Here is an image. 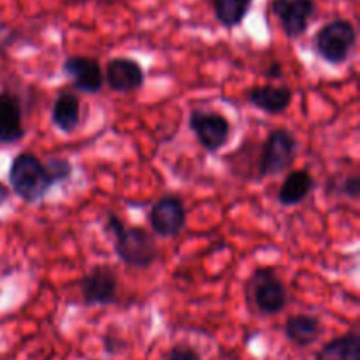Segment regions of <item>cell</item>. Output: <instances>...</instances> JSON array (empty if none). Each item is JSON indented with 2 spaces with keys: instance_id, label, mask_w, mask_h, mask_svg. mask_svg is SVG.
<instances>
[{
  "instance_id": "1",
  "label": "cell",
  "mask_w": 360,
  "mask_h": 360,
  "mask_svg": "<svg viewBox=\"0 0 360 360\" xmlns=\"http://www.w3.org/2000/svg\"><path fill=\"white\" fill-rule=\"evenodd\" d=\"M104 229L115 238L116 257L134 269H150L158 257V248L150 232L143 227H125L115 213L105 218Z\"/></svg>"
},
{
  "instance_id": "2",
  "label": "cell",
  "mask_w": 360,
  "mask_h": 360,
  "mask_svg": "<svg viewBox=\"0 0 360 360\" xmlns=\"http://www.w3.org/2000/svg\"><path fill=\"white\" fill-rule=\"evenodd\" d=\"M9 183L13 192L27 204L41 202L53 186L51 178L34 153L25 151L13 160L9 169Z\"/></svg>"
},
{
  "instance_id": "3",
  "label": "cell",
  "mask_w": 360,
  "mask_h": 360,
  "mask_svg": "<svg viewBox=\"0 0 360 360\" xmlns=\"http://www.w3.org/2000/svg\"><path fill=\"white\" fill-rule=\"evenodd\" d=\"M357 44V30L348 20H333L323 25L313 37V49L323 62L341 65L350 58Z\"/></svg>"
},
{
  "instance_id": "4",
  "label": "cell",
  "mask_w": 360,
  "mask_h": 360,
  "mask_svg": "<svg viewBox=\"0 0 360 360\" xmlns=\"http://www.w3.org/2000/svg\"><path fill=\"white\" fill-rule=\"evenodd\" d=\"M248 290L253 304L262 315H278L287 308V287L271 267H260L252 274L248 281Z\"/></svg>"
},
{
  "instance_id": "5",
  "label": "cell",
  "mask_w": 360,
  "mask_h": 360,
  "mask_svg": "<svg viewBox=\"0 0 360 360\" xmlns=\"http://www.w3.org/2000/svg\"><path fill=\"white\" fill-rule=\"evenodd\" d=\"M297 157V141L287 129H276L267 136L259 164V178H269L290 169Z\"/></svg>"
},
{
  "instance_id": "6",
  "label": "cell",
  "mask_w": 360,
  "mask_h": 360,
  "mask_svg": "<svg viewBox=\"0 0 360 360\" xmlns=\"http://www.w3.org/2000/svg\"><path fill=\"white\" fill-rule=\"evenodd\" d=\"M188 127L195 134L200 146L210 153L221 150L229 143L232 134L231 122L221 112L193 109L190 112Z\"/></svg>"
},
{
  "instance_id": "7",
  "label": "cell",
  "mask_w": 360,
  "mask_h": 360,
  "mask_svg": "<svg viewBox=\"0 0 360 360\" xmlns=\"http://www.w3.org/2000/svg\"><path fill=\"white\" fill-rule=\"evenodd\" d=\"M81 297L84 306H109L118 301V276L108 266H95L81 278Z\"/></svg>"
},
{
  "instance_id": "8",
  "label": "cell",
  "mask_w": 360,
  "mask_h": 360,
  "mask_svg": "<svg viewBox=\"0 0 360 360\" xmlns=\"http://www.w3.org/2000/svg\"><path fill=\"white\" fill-rule=\"evenodd\" d=\"M271 13L280 20L288 39H299L306 34L309 21L316 13L315 0H271Z\"/></svg>"
},
{
  "instance_id": "9",
  "label": "cell",
  "mask_w": 360,
  "mask_h": 360,
  "mask_svg": "<svg viewBox=\"0 0 360 360\" xmlns=\"http://www.w3.org/2000/svg\"><path fill=\"white\" fill-rule=\"evenodd\" d=\"M186 210L178 195H164L151 206L150 227L160 238H174L185 229Z\"/></svg>"
},
{
  "instance_id": "10",
  "label": "cell",
  "mask_w": 360,
  "mask_h": 360,
  "mask_svg": "<svg viewBox=\"0 0 360 360\" xmlns=\"http://www.w3.org/2000/svg\"><path fill=\"white\" fill-rule=\"evenodd\" d=\"M146 79L143 67L137 60L127 56H116L109 60L104 69V83L118 94H134L141 90Z\"/></svg>"
},
{
  "instance_id": "11",
  "label": "cell",
  "mask_w": 360,
  "mask_h": 360,
  "mask_svg": "<svg viewBox=\"0 0 360 360\" xmlns=\"http://www.w3.org/2000/svg\"><path fill=\"white\" fill-rule=\"evenodd\" d=\"M62 69L79 94L95 95L104 88V69L98 60L90 56H69Z\"/></svg>"
},
{
  "instance_id": "12",
  "label": "cell",
  "mask_w": 360,
  "mask_h": 360,
  "mask_svg": "<svg viewBox=\"0 0 360 360\" xmlns=\"http://www.w3.org/2000/svg\"><path fill=\"white\" fill-rule=\"evenodd\" d=\"M25 134L20 97L11 91H0V144L20 143Z\"/></svg>"
},
{
  "instance_id": "13",
  "label": "cell",
  "mask_w": 360,
  "mask_h": 360,
  "mask_svg": "<svg viewBox=\"0 0 360 360\" xmlns=\"http://www.w3.org/2000/svg\"><path fill=\"white\" fill-rule=\"evenodd\" d=\"M294 98V91L290 86L280 84H259L246 91V101L253 108L267 112V115H280L287 111Z\"/></svg>"
},
{
  "instance_id": "14",
  "label": "cell",
  "mask_w": 360,
  "mask_h": 360,
  "mask_svg": "<svg viewBox=\"0 0 360 360\" xmlns=\"http://www.w3.org/2000/svg\"><path fill=\"white\" fill-rule=\"evenodd\" d=\"M322 322H320L319 316L304 315V313L288 316L287 322H285L287 340L301 348L311 347L313 343H316L319 338L322 336Z\"/></svg>"
},
{
  "instance_id": "15",
  "label": "cell",
  "mask_w": 360,
  "mask_h": 360,
  "mask_svg": "<svg viewBox=\"0 0 360 360\" xmlns=\"http://www.w3.org/2000/svg\"><path fill=\"white\" fill-rule=\"evenodd\" d=\"M313 188H315V178L311 176V172L308 169H297V171H292L281 183L278 200L281 206H297L302 200L308 199Z\"/></svg>"
},
{
  "instance_id": "16",
  "label": "cell",
  "mask_w": 360,
  "mask_h": 360,
  "mask_svg": "<svg viewBox=\"0 0 360 360\" xmlns=\"http://www.w3.org/2000/svg\"><path fill=\"white\" fill-rule=\"evenodd\" d=\"M81 102L72 91H60L53 102L51 123L63 134H70L79 127Z\"/></svg>"
},
{
  "instance_id": "17",
  "label": "cell",
  "mask_w": 360,
  "mask_h": 360,
  "mask_svg": "<svg viewBox=\"0 0 360 360\" xmlns=\"http://www.w3.org/2000/svg\"><path fill=\"white\" fill-rule=\"evenodd\" d=\"M315 360H360V336L357 330L334 338L320 348Z\"/></svg>"
},
{
  "instance_id": "18",
  "label": "cell",
  "mask_w": 360,
  "mask_h": 360,
  "mask_svg": "<svg viewBox=\"0 0 360 360\" xmlns=\"http://www.w3.org/2000/svg\"><path fill=\"white\" fill-rule=\"evenodd\" d=\"M253 0H213L214 18L227 30L239 27L248 16Z\"/></svg>"
},
{
  "instance_id": "19",
  "label": "cell",
  "mask_w": 360,
  "mask_h": 360,
  "mask_svg": "<svg viewBox=\"0 0 360 360\" xmlns=\"http://www.w3.org/2000/svg\"><path fill=\"white\" fill-rule=\"evenodd\" d=\"M44 167L46 171H48L49 178H51L53 185L67 181V179H70V176H72V165H70V162L63 157L48 158V160L44 162Z\"/></svg>"
},
{
  "instance_id": "20",
  "label": "cell",
  "mask_w": 360,
  "mask_h": 360,
  "mask_svg": "<svg viewBox=\"0 0 360 360\" xmlns=\"http://www.w3.org/2000/svg\"><path fill=\"white\" fill-rule=\"evenodd\" d=\"M336 192L340 193V195L347 197V199L357 200L360 197V176L357 172L345 176L340 181V185H338Z\"/></svg>"
},
{
  "instance_id": "21",
  "label": "cell",
  "mask_w": 360,
  "mask_h": 360,
  "mask_svg": "<svg viewBox=\"0 0 360 360\" xmlns=\"http://www.w3.org/2000/svg\"><path fill=\"white\" fill-rule=\"evenodd\" d=\"M165 360H202V357H200L197 348L190 347V345H185V343H179V345H174V347L167 352Z\"/></svg>"
},
{
  "instance_id": "22",
  "label": "cell",
  "mask_w": 360,
  "mask_h": 360,
  "mask_svg": "<svg viewBox=\"0 0 360 360\" xmlns=\"http://www.w3.org/2000/svg\"><path fill=\"white\" fill-rule=\"evenodd\" d=\"M102 347H104V352L108 355H118L125 348V343H123L122 338L105 333L104 338H102Z\"/></svg>"
},
{
  "instance_id": "23",
  "label": "cell",
  "mask_w": 360,
  "mask_h": 360,
  "mask_svg": "<svg viewBox=\"0 0 360 360\" xmlns=\"http://www.w3.org/2000/svg\"><path fill=\"white\" fill-rule=\"evenodd\" d=\"M266 76L269 77V79H281V77H283V70H281L280 63H273V65L269 67V70L266 72Z\"/></svg>"
},
{
  "instance_id": "24",
  "label": "cell",
  "mask_w": 360,
  "mask_h": 360,
  "mask_svg": "<svg viewBox=\"0 0 360 360\" xmlns=\"http://www.w3.org/2000/svg\"><path fill=\"white\" fill-rule=\"evenodd\" d=\"M11 199V193H9V188H7L4 183H0V207L6 206L7 202H9Z\"/></svg>"
}]
</instances>
